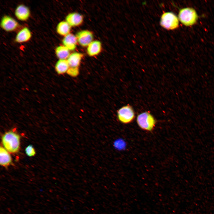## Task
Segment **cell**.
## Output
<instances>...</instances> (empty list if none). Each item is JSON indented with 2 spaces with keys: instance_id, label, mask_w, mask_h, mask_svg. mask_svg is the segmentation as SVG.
<instances>
[{
  "instance_id": "obj_1",
  "label": "cell",
  "mask_w": 214,
  "mask_h": 214,
  "mask_svg": "<svg viewBox=\"0 0 214 214\" xmlns=\"http://www.w3.org/2000/svg\"><path fill=\"white\" fill-rule=\"evenodd\" d=\"M3 147L10 153H15L19 150L20 138L14 131L10 130L4 134L1 138Z\"/></svg>"
},
{
  "instance_id": "obj_2",
  "label": "cell",
  "mask_w": 214,
  "mask_h": 214,
  "mask_svg": "<svg viewBox=\"0 0 214 214\" xmlns=\"http://www.w3.org/2000/svg\"><path fill=\"white\" fill-rule=\"evenodd\" d=\"M198 16L195 10L190 7L180 9L178 14L180 21L186 26L193 25L196 22Z\"/></svg>"
},
{
  "instance_id": "obj_3",
  "label": "cell",
  "mask_w": 214,
  "mask_h": 214,
  "mask_svg": "<svg viewBox=\"0 0 214 214\" xmlns=\"http://www.w3.org/2000/svg\"><path fill=\"white\" fill-rule=\"evenodd\" d=\"M136 121L141 129L148 131H151L154 129L156 123L154 117L148 112H145L138 115Z\"/></svg>"
},
{
  "instance_id": "obj_4",
  "label": "cell",
  "mask_w": 214,
  "mask_h": 214,
  "mask_svg": "<svg viewBox=\"0 0 214 214\" xmlns=\"http://www.w3.org/2000/svg\"><path fill=\"white\" fill-rule=\"evenodd\" d=\"M178 19L172 12H164L161 17L160 24L161 26L166 29H174L179 26Z\"/></svg>"
},
{
  "instance_id": "obj_5",
  "label": "cell",
  "mask_w": 214,
  "mask_h": 214,
  "mask_svg": "<svg viewBox=\"0 0 214 214\" xmlns=\"http://www.w3.org/2000/svg\"><path fill=\"white\" fill-rule=\"evenodd\" d=\"M117 115L119 120L124 124L131 122L135 117L134 111L129 105L124 106L119 109L117 112Z\"/></svg>"
},
{
  "instance_id": "obj_6",
  "label": "cell",
  "mask_w": 214,
  "mask_h": 214,
  "mask_svg": "<svg viewBox=\"0 0 214 214\" xmlns=\"http://www.w3.org/2000/svg\"><path fill=\"white\" fill-rule=\"evenodd\" d=\"M76 36L78 42L83 47L88 46L93 41V34L88 30L80 31L77 33Z\"/></svg>"
},
{
  "instance_id": "obj_7",
  "label": "cell",
  "mask_w": 214,
  "mask_h": 214,
  "mask_svg": "<svg viewBox=\"0 0 214 214\" xmlns=\"http://www.w3.org/2000/svg\"><path fill=\"white\" fill-rule=\"evenodd\" d=\"M18 26V23L15 20L7 15L4 16L1 21V26L6 31H13L17 28Z\"/></svg>"
},
{
  "instance_id": "obj_8",
  "label": "cell",
  "mask_w": 214,
  "mask_h": 214,
  "mask_svg": "<svg viewBox=\"0 0 214 214\" xmlns=\"http://www.w3.org/2000/svg\"><path fill=\"white\" fill-rule=\"evenodd\" d=\"M83 56V54L78 52H75L70 54L67 59L69 68L79 70L78 67Z\"/></svg>"
},
{
  "instance_id": "obj_9",
  "label": "cell",
  "mask_w": 214,
  "mask_h": 214,
  "mask_svg": "<svg viewBox=\"0 0 214 214\" xmlns=\"http://www.w3.org/2000/svg\"><path fill=\"white\" fill-rule=\"evenodd\" d=\"M66 20L71 26H79L82 23L83 18L80 14L73 12L67 15Z\"/></svg>"
},
{
  "instance_id": "obj_10",
  "label": "cell",
  "mask_w": 214,
  "mask_h": 214,
  "mask_svg": "<svg viewBox=\"0 0 214 214\" xmlns=\"http://www.w3.org/2000/svg\"><path fill=\"white\" fill-rule=\"evenodd\" d=\"M77 42L76 36L70 33L65 36L62 40L64 46L71 51L75 49Z\"/></svg>"
},
{
  "instance_id": "obj_11",
  "label": "cell",
  "mask_w": 214,
  "mask_h": 214,
  "mask_svg": "<svg viewBox=\"0 0 214 214\" xmlns=\"http://www.w3.org/2000/svg\"><path fill=\"white\" fill-rule=\"evenodd\" d=\"M30 14V11L28 8L23 5H19L15 11V15L16 17L19 20L22 21L27 20Z\"/></svg>"
},
{
  "instance_id": "obj_12",
  "label": "cell",
  "mask_w": 214,
  "mask_h": 214,
  "mask_svg": "<svg viewBox=\"0 0 214 214\" xmlns=\"http://www.w3.org/2000/svg\"><path fill=\"white\" fill-rule=\"evenodd\" d=\"M101 49V44L98 40L92 42L88 46L87 53L90 56H94L98 54Z\"/></svg>"
},
{
  "instance_id": "obj_13",
  "label": "cell",
  "mask_w": 214,
  "mask_h": 214,
  "mask_svg": "<svg viewBox=\"0 0 214 214\" xmlns=\"http://www.w3.org/2000/svg\"><path fill=\"white\" fill-rule=\"evenodd\" d=\"M9 153L3 147H0V164L2 166L6 167L11 163L12 159Z\"/></svg>"
},
{
  "instance_id": "obj_14",
  "label": "cell",
  "mask_w": 214,
  "mask_h": 214,
  "mask_svg": "<svg viewBox=\"0 0 214 214\" xmlns=\"http://www.w3.org/2000/svg\"><path fill=\"white\" fill-rule=\"evenodd\" d=\"M31 35L29 30L27 27H24L18 33L15 37V41L19 43L26 42L30 39Z\"/></svg>"
},
{
  "instance_id": "obj_15",
  "label": "cell",
  "mask_w": 214,
  "mask_h": 214,
  "mask_svg": "<svg viewBox=\"0 0 214 214\" xmlns=\"http://www.w3.org/2000/svg\"><path fill=\"white\" fill-rule=\"evenodd\" d=\"M69 68L67 59H59L56 62L55 69L57 73L62 74L67 73Z\"/></svg>"
},
{
  "instance_id": "obj_16",
  "label": "cell",
  "mask_w": 214,
  "mask_h": 214,
  "mask_svg": "<svg viewBox=\"0 0 214 214\" xmlns=\"http://www.w3.org/2000/svg\"><path fill=\"white\" fill-rule=\"evenodd\" d=\"M71 26L66 21L59 22L56 27V31L59 34L64 36L70 34Z\"/></svg>"
},
{
  "instance_id": "obj_17",
  "label": "cell",
  "mask_w": 214,
  "mask_h": 214,
  "mask_svg": "<svg viewBox=\"0 0 214 214\" xmlns=\"http://www.w3.org/2000/svg\"><path fill=\"white\" fill-rule=\"evenodd\" d=\"M55 53L59 59H66L70 55L69 50L64 46H59L56 47Z\"/></svg>"
},
{
  "instance_id": "obj_18",
  "label": "cell",
  "mask_w": 214,
  "mask_h": 214,
  "mask_svg": "<svg viewBox=\"0 0 214 214\" xmlns=\"http://www.w3.org/2000/svg\"><path fill=\"white\" fill-rule=\"evenodd\" d=\"M25 152L26 155L29 157L33 156L36 154L35 150L32 145H29L26 148Z\"/></svg>"
}]
</instances>
